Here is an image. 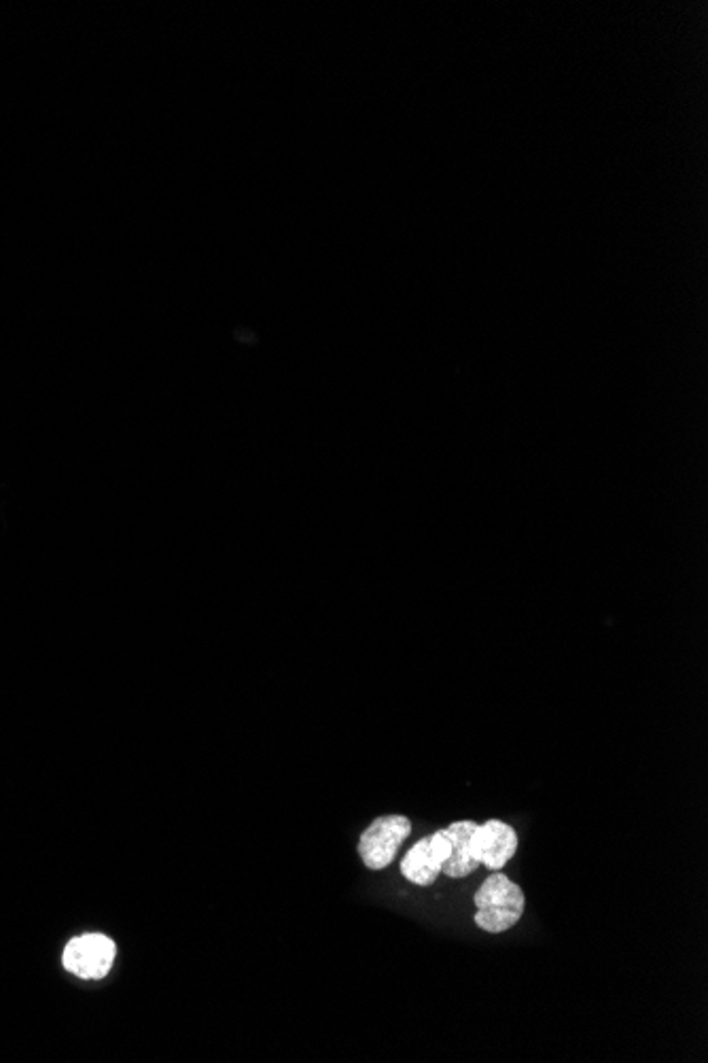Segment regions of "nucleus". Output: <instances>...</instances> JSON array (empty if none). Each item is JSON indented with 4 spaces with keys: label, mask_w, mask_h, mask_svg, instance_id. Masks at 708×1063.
Wrapping results in <instances>:
<instances>
[{
    "label": "nucleus",
    "mask_w": 708,
    "mask_h": 1063,
    "mask_svg": "<svg viewBox=\"0 0 708 1063\" xmlns=\"http://www.w3.org/2000/svg\"><path fill=\"white\" fill-rule=\"evenodd\" d=\"M412 832L405 815H384L374 819L361 834L359 856L369 870H384L395 860L399 847Z\"/></svg>",
    "instance_id": "7ed1b4c3"
},
{
    "label": "nucleus",
    "mask_w": 708,
    "mask_h": 1063,
    "mask_svg": "<svg viewBox=\"0 0 708 1063\" xmlns=\"http://www.w3.org/2000/svg\"><path fill=\"white\" fill-rule=\"evenodd\" d=\"M401 875L407 881H412L414 885H420V887L433 885L435 879L441 875V866L435 862L433 853H431L429 836H424V839H420L410 851L405 853L401 860Z\"/></svg>",
    "instance_id": "423d86ee"
},
{
    "label": "nucleus",
    "mask_w": 708,
    "mask_h": 1063,
    "mask_svg": "<svg viewBox=\"0 0 708 1063\" xmlns=\"http://www.w3.org/2000/svg\"><path fill=\"white\" fill-rule=\"evenodd\" d=\"M475 822L471 819H463V822H454L448 828H444L448 841H450V853L446 862L441 864V873L450 879H465L471 873L480 868V862L473 856L471 851V836L475 830Z\"/></svg>",
    "instance_id": "39448f33"
},
{
    "label": "nucleus",
    "mask_w": 708,
    "mask_h": 1063,
    "mask_svg": "<svg viewBox=\"0 0 708 1063\" xmlns=\"http://www.w3.org/2000/svg\"><path fill=\"white\" fill-rule=\"evenodd\" d=\"M473 902L477 906L475 926L490 934L511 930L524 915V892L520 885L505 877L501 870L492 873L480 890L475 892Z\"/></svg>",
    "instance_id": "f257e3e1"
},
{
    "label": "nucleus",
    "mask_w": 708,
    "mask_h": 1063,
    "mask_svg": "<svg viewBox=\"0 0 708 1063\" xmlns=\"http://www.w3.org/2000/svg\"><path fill=\"white\" fill-rule=\"evenodd\" d=\"M117 957V947L109 936L90 932L68 940L62 953V966L70 974L85 981H100L111 972Z\"/></svg>",
    "instance_id": "f03ea898"
},
{
    "label": "nucleus",
    "mask_w": 708,
    "mask_h": 1063,
    "mask_svg": "<svg viewBox=\"0 0 708 1063\" xmlns=\"http://www.w3.org/2000/svg\"><path fill=\"white\" fill-rule=\"evenodd\" d=\"M516 849L518 834L501 819H488V822L475 826L471 836V851L477 862L484 864L490 873L503 870L505 864L516 856Z\"/></svg>",
    "instance_id": "20e7f679"
}]
</instances>
